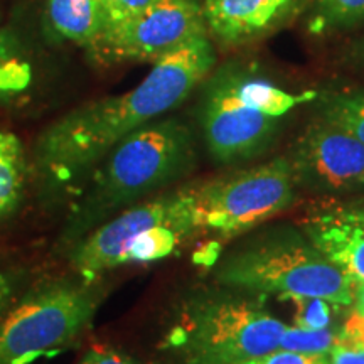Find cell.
<instances>
[{
    "mask_svg": "<svg viewBox=\"0 0 364 364\" xmlns=\"http://www.w3.org/2000/svg\"><path fill=\"white\" fill-rule=\"evenodd\" d=\"M191 235L181 228L172 225H157L149 230L140 231L130 240L124 255H122L120 267L130 263H149L164 260L176 252Z\"/></svg>",
    "mask_w": 364,
    "mask_h": 364,
    "instance_id": "obj_16",
    "label": "cell"
},
{
    "mask_svg": "<svg viewBox=\"0 0 364 364\" xmlns=\"http://www.w3.org/2000/svg\"><path fill=\"white\" fill-rule=\"evenodd\" d=\"M353 302H354V311L364 316V282H358V284H354Z\"/></svg>",
    "mask_w": 364,
    "mask_h": 364,
    "instance_id": "obj_28",
    "label": "cell"
},
{
    "mask_svg": "<svg viewBox=\"0 0 364 364\" xmlns=\"http://www.w3.org/2000/svg\"><path fill=\"white\" fill-rule=\"evenodd\" d=\"M331 354V364H364V348L363 346H354L338 341L332 349Z\"/></svg>",
    "mask_w": 364,
    "mask_h": 364,
    "instance_id": "obj_24",
    "label": "cell"
},
{
    "mask_svg": "<svg viewBox=\"0 0 364 364\" xmlns=\"http://www.w3.org/2000/svg\"><path fill=\"white\" fill-rule=\"evenodd\" d=\"M339 339L343 343L363 346L364 348V316L354 311L351 317L346 321L343 331L339 332Z\"/></svg>",
    "mask_w": 364,
    "mask_h": 364,
    "instance_id": "obj_25",
    "label": "cell"
},
{
    "mask_svg": "<svg viewBox=\"0 0 364 364\" xmlns=\"http://www.w3.org/2000/svg\"><path fill=\"white\" fill-rule=\"evenodd\" d=\"M307 238L354 284L364 282V204L329 208L304 221Z\"/></svg>",
    "mask_w": 364,
    "mask_h": 364,
    "instance_id": "obj_11",
    "label": "cell"
},
{
    "mask_svg": "<svg viewBox=\"0 0 364 364\" xmlns=\"http://www.w3.org/2000/svg\"><path fill=\"white\" fill-rule=\"evenodd\" d=\"M48 14L61 38L85 48L103 27L100 0H49Z\"/></svg>",
    "mask_w": 364,
    "mask_h": 364,
    "instance_id": "obj_13",
    "label": "cell"
},
{
    "mask_svg": "<svg viewBox=\"0 0 364 364\" xmlns=\"http://www.w3.org/2000/svg\"><path fill=\"white\" fill-rule=\"evenodd\" d=\"M238 63H226L203 81L199 100L208 152L220 164L245 162L270 147L279 132V118L250 108L238 95Z\"/></svg>",
    "mask_w": 364,
    "mask_h": 364,
    "instance_id": "obj_8",
    "label": "cell"
},
{
    "mask_svg": "<svg viewBox=\"0 0 364 364\" xmlns=\"http://www.w3.org/2000/svg\"><path fill=\"white\" fill-rule=\"evenodd\" d=\"M287 327L252 300L204 295L184 307L167 346L184 364H233L280 349Z\"/></svg>",
    "mask_w": 364,
    "mask_h": 364,
    "instance_id": "obj_5",
    "label": "cell"
},
{
    "mask_svg": "<svg viewBox=\"0 0 364 364\" xmlns=\"http://www.w3.org/2000/svg\"><path fill=\"white\" fill-rule=\"evenodd\" d=\"M201 36H208V27L199 0H159L130 19L100 31L86 51L100 66L156 63Z\"/></svg>",
    "mask_w": 364,
    "mask_h": 364,
    "instance_id": "obj_7",
    "label": "cell"
},
{
    "mask_svg": "<svg viewBox=\"0 0 364 364\" xmlns=\"http://www.w3.org/2000/svg\"><path fill=\"white\" fill-rule=\"evenodd\" d=\"M321 117L343 127L364 144V90H344L321 102Z\"/></svg>",
    "mask_w": 364,
    "mask_h": 364,
    "instance_id": "obj_19",
    "label": "cell"
},
{
    "mask_svg": "<svg viewBox=\"0 0 364 364\" xmlns=\"http://www.w3.org/2000/svg\"><path fill=\"white\" fill-rule=\"evenodd\" d=\"M215 65L211 41L201 36L159 58L135 88L91 100L54 120L34 147L41 184L53 193L83 179L122 139L179 107Z\"/></svg>",
    "mask_w": 364,
    "mask_h": 364,
    "instance_id": "obj_1",
    "label": "cell"
},
{
    "mask_svg": "<svg viewBox=\"0 0 364 364\" xmlns=\"http://www.w3.org/2000/svg\"><path fill=\"white\" fill-rule=\"evenodd\" d=\"M289 161L295 184L312 193L364 189V144L324 117L304 130Z\"/></svg>",
    "mask_w": 364,
    "mask_h": 364,
    "instance_id": "obj_10",
    "label": "cell"
},
{
    "mask_svg": "<svg viewBox=\"0 0 364 364\" xmlns=\"http://www.w3.org/2000/svg\"><path fill=\"white\" fill-rule=\"evenodd\" d=\"M238 95L245 103L253 110L265 113L268 117L280 118L289 113L297 105L312 102L317 98L316 91H306V93H289V91L279 88L270 81L255 76V73L247 70V66L238 63Z\"/></svg>",
    "mask_w": 364,
    "mask_h": 364,
    "instance_id": "obj_15",
    "label": "cell"
},
{
    "mask_svg": "<svg viewBox=\"0 0 364 364\" xmlns=\"http://www.w3.org/2000/svg\"><path fill=\"white\" fill-rule=\"evenodd\" d=\"M364 24V0H314L309 17L311 34L327 36Z\"/></svg>",
    "mask_w": 364,
    "mask_h": 364,
    "instance_id": "obj_18",
    "label": "cell"
},
{
    "mask_svg": "<svg viewBox=\"0 0 364 364\" xmlns=\"http://www.w3.org/2000/svg\"><path fill=\"white\" fill-rule=\"evenodd\" d=\"M339 341V334L326 329H317V331H309V329H292V327H287L280 339V349H287V351H295V353H307V354H316V353H324L327 354L332 349V346Z\"/></svg>",
    "mask_w": 364,
    "mask_h": 364,
    "instance_id": "obj_20",
    "label": "cell"
},
{
    "mask_svg": "<svg viewBox=\"0 0 364 364\" xmlns=\"http://www.w3.org/2000/svg\"><path fill=\"white\" fill-rule=\"evenodd\" d=\"M343 58L349 66L361 68V70H364V36L346 49Z\"/></svg>",
    "mask_w": 364,
    "mask_h": 364,
    "instance_id": "obj_27",
    "label": "cell"
},
{
    "mask_svg": "<svg viewBox=\"0 0 364 364\" xmlns=\"http://www.w3.org/2000/svg\"><path fill=\"white\" fill-rule=\"evenodd\" d=\"M33 65L11 34L0 31V102H12L31 88Z\"/></svg>",
    "mask_w": 364,
    "mask_h": 364,
    "instance_id": "obj_17",
    "label": "cell"
},
{
    "mask_svg": "<svg viewBox=\"0 0 364 364\" xmlns=\"http://www.w3.org/2000/svg\"><path fill=\"white\" fill-rule=\"evenodd\" d=\"M156 2L159 0H100L103 19L102 29L120 24V22L130 19L139 12L154 6Z\"/></svg>",
    "mask_w": 364,
    "mask_h": 364,
    "instance_id": "obj_21",
    "label": "cell"
},
{
    "mask_svg": "<svg viewBox=\"0 0 364 364\" xmlns=\"http://www.w3.org/2000/svg\"><path fill=\"white\" fill-rule=\"evenodd\" d=\"M157 225L177 226L191 236L198 233L191 188L144 199L102 223L68 252L70 268L83 279H100L105 272L120 267L122 255L134 236Z\"/></svg>",
    "mask_w": 364,
    "mask_h": 364,
    "instance_id": "obj_9",
    "label": "cell"
},
{
    "mask_svg": "<svg viewBox=\"0 0 364 364\" xmlns=\"http://www.w3.org/2000/svg\"><path fill=\"white\" fill-rule=\"evenodd\" d=\"M302 0H203L208 33L225 46L258 39L284 22Z\"/></svg>",
    "mask_w": 364,
    "mask_h": 364,
    "instance_id": "obj_12",
    "label": "cell"
},
{
    "mask_svg": "<svg viewBox=\"0 0 364 364\" xmlns=\"http://www.w3.org/2000/svg\"><path fill=\"white\" fill-rule=\"evenodd\" d=\"M198 154L191 127L157 118L122 139L91 169L61 230L58 248L70 252L81 238L124 209L194 171Z\"/></svg>",
    "mask_w": 364,
    "mask_h": 364,
    "instance_id": "obj_2",
    "label": "cell"
},
{
    "mask_svg": "<svg viewBox=\"0 0 364 364\" xmlns=\"http://www.w3.org/2000/svg\"><path fill=\"white\" fill-rule=\"evenodd\" d=\"M27 179L29 164L24 145L16 134L0 130V220L21 206Z\"/></svg>",
    "mask_w": 364,
    "mask_h": 364,
    "instance_id": "obj_14",
    "label": "cell"
},
{
    "mask_svg": "<svg viewBox=\"0 0 364 364\" xmlns=\"http://www.w3.org/2000/svg\"><path fill=\"white\" fill-rule=\"evenodd\" d=\"M78 364H135L127 354L113 348H91L83 354Z\"/></svg>",
    "mask_w": 364,
    "mask_h": 364,
    "instance_id": "obj_23",
    "label": "cell"
},
{
    "mask_svg": "<svg viewBox=\"0 0 364 364\" xmlns=\"http://www.w3.org/2000/svg\"><path fill=\"white\" fill-rule=\"evenodd\" d=\"M19 279L12 272H0V318L14 304V297L17 294Z\"/></svg>",
    "mask_w": 364,
    "mask_h": 364,
    "instance_id": "obj_26",
    "label": "cell"
},
{
    "mask_svg": "<svg viewBox=\"0 0 364 364\" xmlns=\"http://www.w3.org/2000/svg\"><path fill=\"white\" fill-rule=\"evenodd\" d=\"M107 299L100 279L59 277L31 289L0 318V364H31L88 329Z\"/></svg>",
    "mask_w": 364,
    "mask_h": 364,
    "instance_id": "obj_4",
    "label": "cell"
},
{
    "mask_svg": "<svg viewBox=\"0 0 364 364\" xmlns=\"http://www.w3.org/2000/svg\"><path fill=\"white\" fill-rule=\"evenodd\" d=\"M233 364H331V361L324 353L307 354L287 351V349H277V351L263 354V356L250 358Z\"/></svg>",
    "mask_w": 364,
    "mask_h": 364,
    "instance_id": "obj_22",
    "label": "cell"
},
{
    "mask_svg": "<svg viewBox=\"0 0 364 364\" xmlns=\"http://www.w3.org/2000/svg\"><path fill=\"white\" fill-rule=\"evenodd\" d=\"M289 157H275L252 169L189 186L199 231L231 236L247 233L290 208L295 199Z\"/></svg>",
    "mask_w": 364,
    "mask_h": 364,
    "instance_id": "obj_6",
    "label": "cell"
},
{
    "mask_svg": "<svg viewBox=\"0 0 364 364\" xmlns=\"http://www.w3.org/2000/svg\"><path fill=\"white\" fill-rule=\"evenodd\" d=\"M221 285L252 294H284L351 306L354 282L302 235L272 231L228 255L216 270Z\"/></svg>",
    "mask_w": 364,
    "mask_h": 364,
    "instance_id": "obj_3",
    "label": "cell"
}]
</instances>
